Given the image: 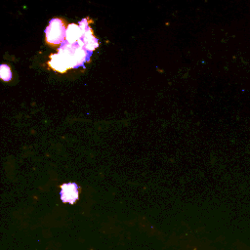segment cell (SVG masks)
<instances>
[{
  "label": "cell",
  "mask_w": 250,
  "mask_h": 250,
  "mask_svg": "<svg viewBox=\"0 0 250 250\" xmlns=\"http://www.w3.org/2000/svg\"><path fill=\"white\" fill-rule=\"evenodd\" d=\"M97 47L98 40L89 28L87 19H83L78 25L70 24L67 26L66 39L58 53L51 56L49 66L60 72L82 67Z\"/></svg>",
  "instance_id": "cell-1"
},
{
  "label": "cell",
  "mask_w": 250,
  "mask_h": 250,
  "mask_svg": "<svg viewBox=\"0 0 250 250\" xmlns=\"http://www.w3.org/2000/svg\"><path fill=\"white\" fill-rule=\"evenodd\" d=\"M67 28L65 25V22L61 19H53L47 27L45 34H46V42L52 46L62 44L67 36Z\"/></svg>",
  "instance_id": "cell-2"
},
{
  "label": "cell",
  "mask_w": 250,
  "mask_h": 250,
  "mask_svg": "<svg viewBox=\"0 0 250 250\" xmlns=\"http://www.w3.org/2000/svg\"><path fill=\"white\" fill-rule=\"evenodd\" d=\"M79 190L78 186L74 183H67L61 187V199L66 203H74L78 199Z\"/></svg>",
  "instance_id": "cell-3"
},
{
  "label": "cell",
  "mask_w": 250,
  "mask_h": 250,
  "mask_svg": "<svg viewBox=\"0 0 250 250\" xmlns=\"http://www.w3.org/2000/svg\"><path fill=\"white\" fill-rule=\"evenodd\" d=\"M0 76L4 81H10L12 78V71L8 65L2 64L0 67Z\"/></svg>",
  "instance_id": "cell-4"
}]
</instances>
